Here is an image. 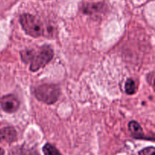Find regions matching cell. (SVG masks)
Listing matches in <instances>:
<instances>
[{
	"mask_svg": "<svg viewBox=\"0 0 155 155\" xmlns=\"http://www.w3.org/2000/svg\"><path fill=\"white\" fill-rule=\"evenodd\" d=\"M60 92V89L56 85L43 84L36 88L34 94L39 101L47 104H51L58 101Z\"/></svg>",
	"mask_w": 155,
	"mask_h": 155,
	"instance_id": "3",
	"label": "cell"
},
{
	"mask_svg": "<svg viewBox=\"0 0 155 155\" xmlns=\"http://www.w3.org/2000/svg\"><path fill=\"white\" fill-rule=\"evenodd\" d=\"M125 91L128 95H133L136 92V86L134 80L128 79L125 83Z\"/></svg>",
	"mask_w": 155,
	"mask_h": 155,
	"instance_id": "9",
	"label": "cell"
},
{
	"mask_svg": "<svg viewBox=\"0 0 155 155\" xmlns=\"http://www.w3.org/2000/svg\"><path fill=\"white\" fill-rule=\"evenodd\" d=\"M154 147H148L139 151V155H154Z\"/></svg>",
	"mask_w": 155,
	"mask_h": 155,
	"instance_id": "10",
	"label": "cell"
},
{
	"mask_svg": "<svg viewBox=\"0 0 155 155\" xmlns=\"http://www.w3.org/2000/svg\"><path fill=\"white\" fill-rule=\"evenodd\" d=\"M5 154V151L3 148H2L1 147H0V155H4Z\"/></svg>",
	"mask_w": 155,
	"mask_h": 155,
	"instance_id": "11",
	"label": "cell"
},
{
	"mask_svg": "<svg viewBox=\"0 0 155 155\" xmlns=\"http://www.w3.org/2000/svg\"><path fill=\"white\" fill-rule=\"evenodd\" d=\"M103 8V5L101 3H87L83 5V10L86 14H94L95 12H100Z\"/></svg>",
	"mask_w": 155,
	"mask_h": 155,
	"instance_id": "7",
	"label": "cell"
},
{
	"mask_svg": "<svg viewBox=\"0 0 155 155\" xmlns=\"http://www.w3.org/2000/svg\"><path fill=\"white\" fill-rule=\"evenodd\" d=\"M17 132L13 127H5L0 130V144H10L17 140Z\"/></svg>",
	"mask_w": 155,
	"mask_h": 155,
	"instance_id": "5",
	"label": "cell"
},
{
	"mask_svg": "<svg viewBox=\"0 0 155 155\" xmlns=\"http://www.w3.org/2000/svg\"><path fill=\"white\" fill-rule=\"evenodd\" d=\"M0 104L5 112L8 114L15 113L20 106V101L14 95H7L0 100Z\"/></svg>",
	"mask_w": 155,
	"mask_h": 155,
	"instance_id": "4",
	"label": "cell"
},
{
	"mask_svg": "<svg viewBox=\"0 0 155 155\" xmlns=\"http://www.w3.org/2000/svg\"><path fill=\"white\" fill-rule=\"evenodd\" d=\"M129 130H130L131 136L136 139H151L148 136H145L143 130L141 126L136 121H131L129 124Z\"/></svg>",
	"mask_w": 155,
	"mask_h": 155,
	"instance_id": "6",
	"label": "cell"
},
{
	"mask_svg": "<svg viewBox=\"0 0 155 155\" xmlns=\"http://www.w3.org/2000/svg\"><path fill=\"white\" fill-rule=\"evenodd\" d=\"M44 155H62L60 151L54 146L49 143L45 144L42 148Z\"/></svg>",
	"mask_w": 155,
	"mask_h": 155,
	"instance_id": "8",
	"label": "cell"
},
{
	"mask_svg": "<svg viewBox=\"0 0 155 155\" xmlns=\"http://www.w3.org/2000/svg\"><path fill=\"white\" fill-rule=\"evenodd\" d=\"M54 52L49 45H43L37 49H26L21 52L23 61L30 64V70L36 72L49 63L53 58Z\"/></svg>",
	"mask_w": 155,
	"mask_h": 155,
	"instance_id": "1",
	"label": "cell"
},
{
	"mask_svg": "<svg viewBox=\"0 0 155 155\" xmlns=\"http://www.w3.org/2000/svg\"><path fill=\"white\" fill-rule=\"evenodd\" d=\"M20 22L27 34L32 37H40L44 34L43 24L40 20L30 14H24L20 17Z\"/></svg>",
	"mask_w": 155,
	"mask_h": 155,
	"instance_id": "2",
	"label": "cell"
}]
</instances>
